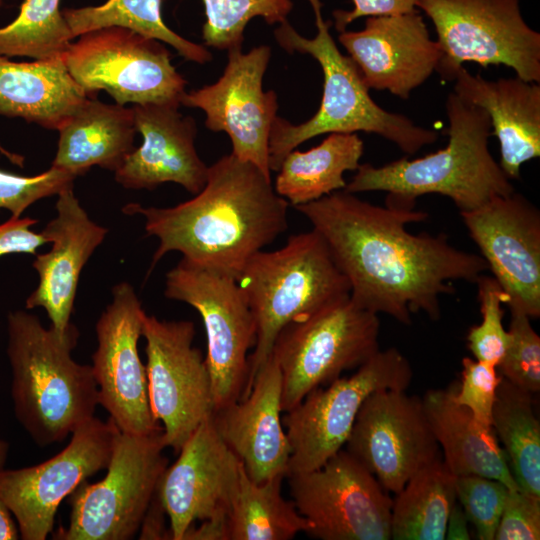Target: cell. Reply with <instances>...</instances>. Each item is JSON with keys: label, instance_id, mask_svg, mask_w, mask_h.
Listing matches in <instances>:
<instances>
[{"label": "cell", "instance_id": "cell-33", "mask_svg": "<svg viewBox=\"0 0 540 540\" xmlns=\"http://www.w3.org/2000/svg\"><path fill=\"white\" fill-rule=\"evenodd\" d=\"M62 14L73 38L91 30L121 26L169 44L186 60L204 64L212 59L203 45L183 38L164 23L161 0H107L98 6L64 9Z\"/></svg>", "mask_w": 540, "mask_h": 540}, {"label": "cell", "instance_id": "cell-27", "mask_svg": "<svg viewBox=\"0 0 540 540\" xmlns=\"http://www.w3.org/2000/svg\"><path fill=\"white\" fill-rule=\"evenodd\" d=\"M89 97L63 57L14 62L0 55V116L58 131Z\"/></svg>", "mask_w": 540, "mask_h": 540}, {"label": "cell", "instance_id": "cell-35", "mask_svg": "<svg viewBox=\"0 0 540 540\" xmlns=\"http://www.w3.org/2000/svg\"><path fill=\"white\" fill-rule=\"evenodd\" d=\"M205 23L202 37L207 46L228 50L242 46L247 24L255 17L267 24L287 21L292 0H201Z\"/></svg>", "mask_w": 540, "mask_h": 540}, {"label": "cell", "instance_id": "cell-48", "mask_svg": "<svg viewBox=\"0 0 540 540\" xmlns=\"http://www.w3.org/2000/svg\"><path fill=\"white\" fill-rule=\"evenodd\" d=\"M8 452L9 444L5 440L0 439V468L4 467L7 460Z\"/></svg>", "mask_w": 540, "mask_h": 540}, {"label": "cell", "instance_id": "cell-7", "mask_svg": "<svg viewBox=\"0 0 540 540\" xmlns=\"http://www.w3.org/2000/svg\"><path fill=\"white\" fill-rule=\"evenodd\" d=\"M379 332L378 315L350 295L286 325L271 352L282 376V412L369 360L380 349Z\"/></svg>", "mask_w": 540, "mask_h": 540}, {"label": "cell", "instance_id": "cell-8", "mask_svg": "<svg viewBox=\"0 0 540 540\" xmlns=\"http://www.w3.org/2000/svg\"><path fill=\"white\" fill-rule=\"evenodd\" d=\"M433 22L441 59L436 72L453 81L466 62L505 65L540 83V34L524 20L519 0H420Z\"/></svg>", "mask_w": 540, "mask_h": 540}, {"label": "cell", "instance_id": "cell-47", "mask_svg": "<svg viewBox=\"0 0 540 540\" xmlns=\"http://www.w3.org/2000/svg\"><path fill=\"white\" fill-rule=\"evenodd\" d=\"M20 538L19 529L15 518L0 497V540H16Z\"/></svg>", "mask_w": 540, "mask_h": 540}, {"label": "cell", "instance_id": "cell-45", "mask_svg": "<svg viewBox=\"0 0 540 540\" xmlns=\"http://www.w3.org/2000/svg\"><path fill=\"white\" fill-rule=\"evenodd\" d=\"M191 525L183 540H230L228 514H218Z\"/></svg>", "mask_w": 540, "mask_h": 540}, {"label": "cell", "instance_id": "cell-23", "mask_svg": "<svg viewBox=\"0 0 540 540\" xmlns=\"http://www.w3.org/2000/svg\"><path fill=\"white\" fill-rule=\"evenodd\" d=\"M55 206L56 217L41 231L52 247L46 253L36 254L32 265L39 283L25 306L44 308L51 327L63 333L71 324L80 273L108 229L89 218L73 188L59 193Z\"/></svg>", "mask_w": 540, "mask_h": 540}, {"label": "cell", "instance_id": "cell-37", "mask_svg": "<svg viewBox=\"0 0 540 540\" xmlns=\"http://www.w3.org/2000/svg\"><path fill=\"white\" fill-rule=\"evenodd\" d=\"M508 343L500 363L499 374L515 386L530 393L540 390V337L531 319L511 312Z\"/></svg>", "mask_w": 540, "mask_h": 540}, {"label": "cell", "instance_id": "cell-22", "mask_svg": "<svg viewBox=\"0 0 540 540\" xmlns=\"http://www.w3.org/2000/svg\"><path fill=\"white\" fill-rule=\"evenodd\" d=\"M133 110L143 142L114 172L115 180L126 189L153 190L172 182L191 194L199 193L209 166L195 148V120L182 115L176 105H134Z\"/></svg>", "mask_w": 540, "mask_h": 540}, {"label": "cell", "instance_id": "cell-41", "mask_svg": "<svg viewBox=\"0 0 540 540\" xmlns=\"http://www.w3.org/2000/svg\"><path fill=\"white\" fill-rule=\"evenodd\" d=\"M540 539V497L509 490L494 540Z\"/></svg>", "mask_w": 540, "mask_h": 540}, {"label": "cell", "instance_id": "cell-6", "mask_svg": "<svg viewBox=\"0 0 540 540\" xmlns=\"http://www.w3.org/2000/svg\"><path fill=\"white\" fill-rule=\"evenodd\" d=\"M256 325L242 396L289 323L350 295V286L322 237L315 231L291 235L284 246L253 255L236 279Z\"/></svg>", "mask_w": 540, "mask_h": 540}, {"label": "cell", "instance_id": "cell-26", "mask_svg": "<svg viewBox=\"0 0 540 540\" xmlns=\"http://www.w3.org/2000/svg\"><path fill=\"white\" fill-rule=\"evenodd\" d=\"M455 386L428 390L421 398L445 466L456 477L480 475L496 479L510 490L519 489L492 426L481 423L454 400Z\"/></svg>", "mask_w": 540, "mask_h": 540}, {"label": "cell", "instance_id": "cell-18", "mask_svg": "<svg viewBox=\"0 0 540 540\" xmlns=\"http://www.w3.org/2000/svg\"><path fill=\"white\" fill-rule=\"evenodd\" d=\"M345 450L394 494L419 469L440 458L421 398L398 389H382L368 396Z\"/></svg>", "mask_w": 540, "mask_h": 540}, {"label": "cell", "instance_id": "cell-30", "mask_svg": "<svg viewBox=\"0 0 540 540\" xmlns=\"http://www.w3.org/2000/svg\"><path fill=\"white\" fill-rule=\"evenodd\" d=\"M455 481L441 458L419 469L395 494L391 539H445L448 517L457 500Z\"/></svg>", "mask_w": 540, "mask_h": 540}, {"label": "cell", "instance_id": "cell-32", "mask_svg": "<svg viewBox=\"0 0 540 540\" xmlns=\"http://www.w3.org/2000/svg\"><path fill=\"white\" fill-rule=\"evenodd\" d=\"M531 394L502 377L492 411V428L503 445L519 489L540 497V423Z\"/></svg>", "mask_w": 540, "mask_h": 540}, {"label": "cell", "instance_id": "cell-17", "mask_svg": "<svg viewBox=\"0 0 540 540\" xmlns=\"http://www.w3.org/2000/svg\"><path fill=\"white\" fill-rule=\"evenodd\" d=\"M271 58V48L260 45L243 53L242 46L228 49V61L213 84L185 92L181 105L201 109L205 126L225 132L232 154L271 177L269 136L278 111L273 90H263V78Z\"/></svg>", "mask_w": 540, "mask_h": 540}, {"label": "cell", "instance_id": "cell-25", "mask_svg": "<svg viewBox=\"0 0 540 540\" xmlns=\"http://www.w3.org/2000/svg\"><path fill=\"white\" fill-rule=\"evenodd\" d=\"M454 93L483 108L491 134L500 144V167L509 179H519L523 163L540 156V85L517 76L486 80L461 67Z\"/></svg>", "mask_w": 540, "mask_h": 540}, {"label": "cell", "instance_id": "cell-44", "mask_svg": "<svg viewBox=\"0 0 540 540\" xmlns=\"http://www.w3.org/2000/svg\"><path fill=\"white\" fill-rule=\"evenodd\" d=\"M167 514L156 491L140 526V539L168 540L170 530L166 528Z\"/></svg>", "mask_w": 540, "mask_h": 540}, {"label": "cell", "instance_id": "cell-42", "mask_svg": "<svg viewBox=\"0 0 540 540\" xmlns=\"http://www.w3.org/2000/svg\"><path fill=\"white\" fill-rule=\"evenodd\" d=\"M38 220L30 217H10L0 224V257L9 254L26 253L36 255V251L48 241L40 233L31 230Z\"/></svg>", "mask_w": 540, "mask_h": 540}, {"label": "cell", "instance_id": "cell-36", "mask_svg": "<svg viewBox=\"0 0 540 540\" xmlns=\"http://www.w3.org/2000/svg\"><path fill=\"white\" fill-rule=\"evenodd\" d=\"M476 284L482 321L469 329L467 345L476 360L497 367L508 343V331L503 325L502 309L507 297L493 276L483 274Z\"/></svg>", "mask_w": 540, "mask_h": 540}, {"label": "cell", "instance_id": "cell-19", "mask_svg": "<svg viewBox=\"0 0 540 540\" xmlns=\"http://www.w3.org/2000/svg\"><path fill=\"white\" fill-rule=\"evenodd\" d=\"M510 312L540 316V212L515 191L460 213Z\"/></svg>", "mask_w": 540, "mask_h": 540}, {"label": "cell", "instance_id": "cell-14", "mask_svg": "<svg viewBox=\"0 0 540 540\" xmlns=\"http://www.w3.org/2000/svg\"><path fill=\"white\" fill-rule=\"evenodd\" d=\"M150 407L166 447L179 452L199 424L214 413L206 359L193 346L194 323L143 316Z\"/></svg>", "mask_w": 540, "mask_h": 540}, {"label": "cell", "instance_id": "cell-5", "mask_svg": "<svg viewBox=\"0 0 540 540\" xmlns=\"http://www.w3.org/2000/svg\"><path fill=\"white\" fill-rule=\"evenodd\" d=\"M445 109L449 125L444 148L378 167L360 164L344 190L385 191L414 202L422 195L440 194L450 198L460 213L513 193L514 186L489 150L492 127L487 112L454 92L448 94Z\"/></svg>", "mask_w": 540, "mask_h": 540}, {"label": "cell", "instance_id": "cell-50", "mask_svg": "<svg viewBox=\"0 0 540 540\" xmlns=\"http://www.w3.org/2000/svg\"><path fill=\"white\" fill-rule=\"evenodd\" d=\"M4 0H0V7H2Z\"/></svg>", "mask_w": 540, "mask_h": 540}, {"label": "cell", "instance_id": "cell-3", "mask_svg": "<svg viewBox=\"0 0 540 540\" xmlns=\"http://www.w3.org/2000/svg\"><path fill=\"white\" fill-rule=\"evenodd\" d=\"M7 356L14 413L40 447L62 442L94 417L99 405L91 365L72 358L78 329L45 328L39 318L16 310L7 317Z\"/></svg>", "mask_w": 540, "mask_h": 540}, {"label": "cell", "instance_id": "cell-15", "mask_svg": "<svg viewBox=\"0 0 540 540\" xmlns=\"http://www.w3.org/2000/svg\"><path fill=\"white\" fill-rule=\"evenodd\" d=\"M120 430L109 418L93 417L71 434L58 454L34 466L0 468V497L11 510L23 540L52 533L61 502L89 477L109 465Z\"/></svg>", "mask_w": 540, "mask_h": 540}, {"label": "cell", "instance_id": "cell-13", "mask_svg": "<svg viewBox=\"0 0 540 540\" xmlns=\"http://www.w3.org/2000/svg\"><path fill=\"white\" fill-rule=\"evenodd\" d=\"M306 534L321 540H389L393 499L345 449L321 467L287 477Z\"/></svg>", "mask_w": 540, "mask_h": 540}, {"label": "cell", "instance_id": "cell-21", "mask_svg": "<svg viewBox=\"0 0 540 540\" xmlns=\"http://www.w3.org/2000/svg\"><path fill=\"white\" fill-rule=\"evenodd\" d=\"M338 41L369 89L407 100L436 70L441 50L419 10L372 16L360 31H342Z\"/></svg>", "mask_w": 540, "mask_h": 540}, {"label": "cell", "instance_id": "cell-1", "mask_svg": "<svg viewBox=\"0 0 540 540\" xmlns=\"http://www.w3.org/2000/svg\"><path fill=\"white\" fill-rule=\"evenodd\" d=\"M414 205L390 195L375 205L340 190L295 207L325 241L351 299L405 325L419 312L438 320L451 281L476 283L488 270L481 255L456 248L445 234L410 233L407 224L428 217Z\"/></svg>", "mask_w": 540, "mask_h": 540}, {"label": "cell", "instance_id": "cell-12", "mask_svg": "<svg viewBox=\"0 0 540 540\" xmlns=\"http://www.w3.org/2000/svg\"><path fill=\"white\" fill-rule=\"evenodd\" d=\"M164 295L192 306L202 318L214 412L239 400L247 382L248 351L255 346L256 325L236 279L182 258L166 274Z\"/></svg>", "mask_w": 540, "mask_h": 540}, {"label": "cell", "instance_id": "cell-38", "mask_svg": "<svg viewBox=\"0 0 540 540\" xmlns=\"http://www.w3.org/2000/svg\"><path fill=\"white\" fill-rule=\"evenodd\" d=\"M456 497L480 540H494L509 488L502 482L480 476H457Z\"/></svg>", "mask_w": 540, "mask_h": 540}, {"label": "cell", "instance_id": "cell-43", "mask_svg": "<svg viewBox=\"0 0 540 540\" xmlns=\"http://www.w3.org/2000/svg\"><path fill=\"white\" fill-rule=\"evenodd\" d=\"M420 0H352V10L333 11L335 28L345 31L346 27L361 17L388 16L409 13L417 9Z\"/></svg>", "mask_w": 540, "mask_h": 540}, {"label": "cell", "instance_id": "cell-24", "mask_svg": "<svg viewBox=\"0 0 540 540\" xmlns=\"http://www.w3.org/2000/svg\"><path fill=\"white\" fill-rule=\"evenodd\" d=\"M281 371L272 354L248 394L214 412L223 440L255 482L286 477L291 448L281 418Z\"/></svg>", "mask_w": 540, "mask_h": 540}, {"label": "cell", "instance_id": "cell-20", "mask_svg": "<svg viewBox=\"0 0 540 540\" xmlns=\"http://www.w3.org/2000/svg\"><path fill=\"white\" fill-rule=\"evenodd\" d=\"M178 453L157 488L171 540H183L196 521L228 514L241 469L240 460L218 431L214 413L199 424Z\"/></svg>", "mask_w": 540, "mask_h": 540}, {"label": "cell", "instance_id": "cell-9", "mask_svg": "<svg viewBox=\"0 0 540 540\" xmlns=\"http://www.w3.org/2000/svg\"><path fill=\"white\" fill-rule=\"evenodd\" d=\"M162 432H119L107 473L99 482L81 483L70 495L69 525L58 540H128L143 517L168 466Z\"/></svg>", "mask_w": 540, "mask_h": 540}, {"label": "cell", "instance_id": "cell-40", "mask_svg": "<svg viewBox=\"0 0 540 540\" xmlns=\"http://www.w3.org/2000/svg\"><path fill=\"white\" fill-rule=\"evenodd\" d=\"M501 380L495 365L465 357L454 400L470 410L481 423L492 426V411Z\"/></svg>", "mask_w": 540, "mask_h": 540}, {"label": "cell", "instance_id": "cell-34", "mask_svg": "<svg viewBox=\"0 0 540 540\" xmlns=\"http://www.w3.org/2000/svg\"><path fill=\"white\" fill-rule=\"evenodd\" d=\"M72 39L60 0H24L17 17L0 28V55L64 58Z\"/></svg>", "mask_w": 540, "mask_h": 540}, {"label": "cell", "instance_id": "cell-46", "mask_svg": "<svg viewBox=\"0 0 540 540\" xmlns=\"http://www.w3.org/2000/svg\"><path fill=\"white\" fill-rule=\"evenodd\" d=\"M468 519L456 500L454 503L447 521L445 539L449 540H468L471 535L468 528Z\"/></svg>", "mask_w": 540, "mask_h": 540}, {"label": "cell", "instance_id": "cell-10", "mask_svg": "<svg viewBox=\"0 0 540 540\" xmlns=\"http://www.w3.org/2000/svg\"><path fill=\"white\" fill-rule=\"evenodd\" d=\"M411 380L409 360L391 347L379 349L351 376L308 393L282 417L291 448L286 477L315 470L343 449L369 395L382 389L406 390Z\"/></svg>", "mask_w": 540, "mask_h": 540}, {"label": "cell", "instance_id": "cell-49", "mask_svg": "<svg viewBox=\"0 0 540 540\" xmlns=\"http://www.w3.org/2000/svg\"><path fill=\"white\" fill-rule=\"evenodd\" d=\"M0 152L3 153L6 157H8L12 162H14L16 164H19V165H22V163H23V157L22 156L13 154V153L5 150L1 145H0Z\"/></svg>", "mask_w": 540, "mask_h": 540}, {"label": "cell", "instance_id": "cell-11", "mask_svg": "<svg viewBox=\"0 0 540 540\" xmlns=\"http://www.w3.org/2000/svg\"><path fill=\"white\" fill-rule=\"evenodd\" d=\"M64 62L90 96L106 91L116 104L181 105L186 80L163 42L121 26L85 32L71 43Z\"/></svg>", "mask_w": 540, "mask_h": 540}, {"label": "cell", "instance_id": "cell-39", "mask_svg": "<svg viewBox=\"0 0 540 540\" xmlns=\"http://www.w3.org/2000/svg\"><path fill=\"white\" fill-rule=\"evenodd\" d=\"M75 178L73 174L52 166L34 176L0 170V209H6L11 217L19 218L36 201L73 188Z\"/></svg>", "mask_w": 540, "mask_h": 540}, {"label": "cell", "instance_id": "cell-2", "mask_svg": "<svg viewBox=\"0 0 540 540\" xmlns=\"http://www.w3.org/2000/svg\"><path fill=\"white\" fill-rule=\"evenodd\" d=\"M289 203L271 177L232 153L208 167L206 184L195 197L173 207L129 203L128 215L145 218V231L159 245L149 273L171 251L235 279L248 260L288 228Z\"/></svg>", "mask_w": 540, "mask_h": 540}, {"label": "cell", "instance_id": "cell-16", "mask_svg": "<svg viewBox=\"0 0 540 540\" xmlns=\"http://www.w3.org/2000/svg\"><path fill=\"white\" fill-rule=\"evenodd\" d=\"M144 314L131 284L113 286L112 301L96 323L91 365L99 405L121 432L133 435L163 431L150 407L146 368L138 352Z\"/></svg>", "mask_w": 540, "mask_h": 540}, {"label": "cell", "instance_id": "cell-28", "mask_svg": "<svg viewBox=\"0 0 540 540\" xmlns=\"http://www.w3.org/2000/svg\"><path fill=\"white\" fill-rule=\"evenodd\" d=\"M58 132L52 167L75 177L93 166L115 172L135 149L134 110L89 97Z\"/></svg>", "mask_w": 540, "mask_h": 540}, {"label": "cell", "instance_id": "cell-4", "mask_svg": "<svg viewBox=\"0 0 540 540\" xmlns=\"http://www.w3.org/2000/svg\"><path fill=\"white\" fill-rule=\"evenodd\" d=\"M317 33L300 35L288 21L274 30L277 43L287 52L309 54L321 66L323 94L318 111L307 121L292 124L279 116L269 136V167L278 171L284 157L300 144L322 134L366 132L380 135L413 155L438 139L435 130L416 125L403 114L380 107L370 96L354 61L341 53L330 34V22L323 19L320 0H308Z\"/></svg>", "mask_w": 540, "mask_h": 540}, {"label": "cell", "instance_id": "cell-29", "mask_svg": "<svg viewBox=\"0 0 540 540\" xmlns=\"http://www.w3.org/2000/svg\"><path fill=\"white\" fill-rule=\"evenodd\" d=\"M363 151L357 133H330L307 151H290L277 171L274 189L294 207L344 190V174L357 170Z\"/></svg>", "mask_w": 540, "mask_h": 540}, {"label": "cell", "instance_id": "cell-31", "mask_svg": "<svg viewBox=\"0 0 540 540\" xmlns=\"http://www.w3.org/2000/svg\"><path fill=\"white\" fill-rule=\"evenodd\" d=\"M279 475L262 482L253 481L241 463L238 485L229 512L230 540H290L310 525L292 500L282 495Z\"/></svg>", "mask_w": 540, "mask_h": 540}]
</instances>
